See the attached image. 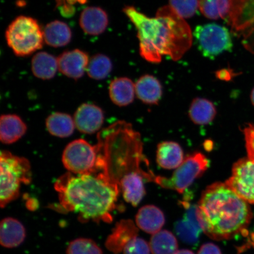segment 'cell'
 <instances>
[{
    "mask_svg": "<svg viewBox=\"0 0 254 254\" xmlns=\"http://www.w3.org/2000/svg\"><path fill=\"white\" fill-rule=\"evenodd\" d=\"M123 11L137 30L139 52L146 61L159 63L163 56L177 61L191 47L193 36L189 25L170 5L159 9L154 18L131 6H127Z\"/></svg>",
    "mask_w": 254,
    "mask_h": 254,
    "instance_id": "obj_2",
    "label": "cell"
},
{
    "mask_svg": "<svg viewBox=\"0 0 254 254\" xmlns=\"http://www.w3.org/2000/svg\"><path fill=\"white\" fill-rule=\"evenodd\" d=\"M27 206L28 209H30V210H35L38 206L37 201L36 200H34V199L28 200L27 202Z\"/></svg>",
    "mask_w": 254,
    "mask_h": 254,
    "instance_id": "obj_36",
    "label": "cell"
},
{
    "mask_svg": "<svg viewBox=\"0 0 254 254\" xmlns=\"http://www.w3.org/2000/svg\"><path fill=\"white\" fill-rule=\"evenodd\" d=\"M251 99H252V103L254 105V88L252 91V95H251Z\"/></svg>",
    "mask_w": 254,
    "mask_h": 254,
    "instance_id": "obj_39",
    "label": "cell"
},
{
    "mask_svg": "<svg viewBox=\"0 0 254 254\" xmlns=\"http://www.w3.org/2000/svg\"><path fill=\"white\" fill-rule=\"evenodd\" d=\"M31 69L33 74L41 79H50L55 77L59 69L58 61L46 52L36 54L32 59Z\"/></svg>",
    "mask_w": 254,
    "mask_h": 254,
    "instance_id": "obj_23",
    "label": "cell"
},
{
    "mask_svg": "<svg viewBox=\"0 0 254 254\" xmlns=\"http://www.w3.org/2000/svg\"><path fill=\"white\" fill-rule=\"evenodd\" d=\"M248 156L254 161V126L249 125L244 129Z\"/></svg>",
    "mask_w": 254,
    "mask_h": 254,
    "instance_id": "obj_32",
    "label": "cell"
},
{
    "mask_svg": "<svg viewBox=\"0 0 254 254\" xmlns=\"http://www.w3.org/2000/svg\"><path fill=\"white\" fill-rule=\"evenodd\" d=\"M66 254H103V252L94 241L80 238L71 241Z\"/></svg>",
    "mask_w": 254,
    "mask_h": 254,
    "instance_id": "obj_29",
    "label": "cell"
},
{
    "mask_svg": "<svg viewBox=\"0 0 254 254\" xmlns=\"http://www.w3.org/2000/svg\"><path fill=\"white\" fill-rule=\"evenodd\" d=\"M193 37L199 52L206 58L213 59L233 48V41L227 28L211 23L195 28Z\"/></svg>",
    "mask_w": 254,
    "mask_h": 254,
    "instance_id": "obj_8",
    "label": "cell"
},
{
    "mask_svg": "<svg viewBox=\"0 0 254 254\" xmlns=\"http://www.w3.org/2000/svg\"><path fill=\"white\" fill-rule=\"evenodd\" d=\"M104 116L99 107L91 104H83L74 114L76 128L84 134H93L102 127Z\"/></svg>",
    "mask_w": 254,
    "mask_h": 254,
    "instance_id": "obj_11",
    "label": "cell"
},
{
    "mask_svg": "<svg viewBox=\"0 0 254 254\" xmlns=\"http://www.w3.org/2000/svg\"><path fill=\"white\" fill-rule=\"evenodd\" d=\"M136 223L142 231L154 234L164 226V215L157 206L146 205L139 209L136 215Z\"/></svg>",
    "mask_w": 254,
    "mask_h": 254,
    "instance_id": "obj_19",
    "label": "cell"
},
{
    "mask_svg": "<svg viewBox=\"0 0 254 254\" xmlns=\"http://www.w3.org/2000/svg\"><path fill=\"white\" fill-rule=\"evenodd\" d=\"M124 254H150V247L142 238L135 237L127 244Z\"/></svg>",
    "mask_w": 254,
    "mask_h": 254,
    "instance_id": "obj_31",
    "label": "cell"
},
{
    "mask_svg": "<svg viewBox=\"0 0 254 254\" xmlns=\"http://www.w3.org/2000/svg\"><path fill=\"white\" fill-rule=\"evenodd\" d=\"M250 243L254 247V233L252 234V236H251Z\"/></svg>",
    "mask_w": 254,
    "mask_h": 254,
    "instance_id": "obj_38",
    "label": "cell"
},
{
    "mask_svg": "<svg viewBox=\"0 0 254 254\" xmlns=\"http://www.w3.org/2000/svg\"><path fill=\"white\" fill-rule=\"evenodd\" d=\"M8 45L15 55L24 57L41 49L43 32L33 18L20 16L12 22L6 31Z\"/></svg>",
    "mask_w": 254,
    "mask_h": 254,
    "instance_id": "obj_6",
    "label": "cell"
},
{
    "mask_svg": "<svg viewBox=\"0 0 254 254\" xmlns=\"http://www.w3.org/2000/svg\"><path fill=\"white\" fill-rule=\"evenodd\" d=\"M138 231L134 222L129 220L120 221L116 225L106 241L108 250L114 253H120L130 241L137 236Z\"/></svg>",
    "mask_w": 254,
    "mask_h": 254,
    "instance_id": "obj_13",
    "label": "cell"
},
{
    "mask_svg": "<svg viewBox=\"0 0 254 254\" xmlns=\"http://www.w3.org/2000/svg\"><path fill=\"white\" fill-rule=\"evenodd\" d=\"M100 144L96 146L82 139H76L66 146L62 161L69 173L83 174L109 170L105 155L100 154Z\"/></svg>",
    "mask_w": 254,
    "mask_h": 254,
    "instance_id": "obj_5",
    "label": "cell"
},
{
    "mask_svg": "<svg viewBox=\"0 0 254 254\" xmlns=\"http://www.w3.org/2000/svg\"><path fill=\"white\" fill-rule=\"evenodd\" d=\"M217 111L214 104L205 98H195L190 107V118L196 125H208L214 120Z\"/></svg>",
    "mask_w": 254,
    "mask_h": 254,
    "instance_id": "obj_24",
    "label": "cell"
},
{
    "mask_svg": "<svg viewBox=\"0 0 254 254\" xmlns=\"http://www.w3.org/2000/svg\"><path fill=\"white\" fill-rule=\"evenodd\" d=\"M143 179L148 180L146 175L132 171L124 176L119 182L124 198L134 206H137L145 194Z\"/></svg>",
    "mask_w": 254,
    "mask_h": 254,
    "instance_id": "obj_14",
    "label": "cell"
},
{
    "mask_svg": "<svg viewBox=\"0 0 254 254\" xmlns=\"http://www.w3.org/2000/svg\"><path fill=\"white\" fill-rule=\"evenodd\" d=\"M186 207V212L182 220L175 224L176 233L184 242L195 245L199 241L202 229L200 225L198 216V206L183 203Z\"/></svg>",
    "mask_w": 254,
    "mask_h": 254,
    "instance_id": "obj_10",
    "label": "cell"
},
{
    "mask_svg": "<svg viewBox=\"0 0 254 254\" xmlns=\"http://www.w3.org/2000/svg\"><path fill=\"white\" fill-rule=\"evenodd\" d=\"M60 204L78 214L80 221L111 222L116 208L120 184L109 170L83 174L67 173L56 181Z\"/></svg>",
    "mask_w": 254,
    "mask_h": 254,
    "instance_id": "obj_1",
    "label": "cell"
},
{
    "mask_svg": "<svg viewBox=\"0 0 254 254\" xmlns=\"http://www.w3.org/2000/svg\"><path fill=\"white\" fill-rule=\"evenodd\" d=\"M209 166V161L201 152H195L184 158L183 163L170 178L156 176L154 182L164 189L182 193L193 182L201 177Z\"/></svg>",
    "mask_w": 254,
    "mask_h": 254,
    "instance_id": "obj_7",
    "label": "cell"
},
{
    "mask_svg": "<svg viewBox=\"0 0 254 254\" xmlns=\"http://www.w3.org/2000/svg\"><path fill=\"white\" fill-rule=\"evenodd\" d=\"M44 39L46 43L53 47L67 45L71 39V31L65 23L62 21H54L48 24L43 31Z\"/></svg>",
    "mask_w": 254,
    "mask_h": 254,
    "instance_id": "obj_22",
    "label": "cell"
},
{
    "mask_svg": "<svg viewBox=\"0 0 254 254\" xmlns=\"http://www.w3.org/2000/svg\"><path fill=\"white\" fill-rule=\"evenodd\" d=\"M57 61L59 71L62 74L77 79L81 78L87 70L89 59L86 53L81 50H74L63 53Z\"/></svg>",
    "mask_w": 254,
    "mask_h": 254,
    "instance_id": "obj_12",
    "label": "cell"
},
{
    "mask_svg": "<svg viewBox=\"0 0 254 254\" xmlns=\"http://www.w3.org/2000/svg\"><path fill=\"white\" fill-rule=\"evenodd\" d=\"M26 236L24 225L16 219H3L0 225V243L1 246L12 249L23 243Z\"/></svg>",
    "mask_w": 254,
    "mask_h": 254,
    "instance_id": "obj_16",
    "label": "cell"
},
{
    "mask_svg": "<svg viewBox=\"0 0 254 254\" xmlns=\"http://www.w3.org/2000/svg\"><path fill=\"white\" fill-rule=\"evenodd\" d=\"M135 84L131 79L121 77L111 81L109 94L113 103L120 107L128 106L134 99Z\"/></svg>",
    "mask_w": 254,
    "mask_h": 254,
    "instance_id": "obj_21",
    "label": "cell"
},
{
    "mask_svg": "<svg viewBox=\"0 0 254 254\" xmlns=\"http://www.w3.org/2000/svg\"><path fill=\"white\" fill-rule=\"evenodd\" d=\"M217 77L221 79H230L231 78V74L227 70H221L217 73Z\"/></svg>",
    "mask_w": 254,
    "mask_h": 254,
    "instance_id": "obj_35",
    "label": "cell"
},
{
    "mask_svg": "<svg viewBox=\"0 0 254 254\" xmlns=\"http://www.w3.org/2000/svg\"><path fill=\"white\" fill-rule=\"evenodd\" d=\"M150 247L152 254H174L178 251L176 238L167 230L160 231L153 234Z\"/></svg>",
    "mask_w": 254,
    "mask_h": 254,
    "instance_id": "obj_27",
    "label": "cell"
},
{
    "mask_svg": "<svg viewBox=\"0 0 254 254\" xmlns=\"http://www.w3.org/2000/svg\"><path fill=\"white\" fill-rule=\"evenodd\" d=\"M112 68V63L109 57L98 54L89 61L86 71L89 77L92 79L101 80L109 75Z\"/></svg>",
    "mask_w": 254,
    "mask_h": 254,
    "instance_id": "obj_28",
    "label": "cell"
},
{
    "mask_svg": "<svg viewBox=\"0 0 254 254\" xmlns=\"http://www.w3.org/2000/svg\"><path fill=\"white\" fill-rule=\"evenodd\" d=\"M46 127L51 134L60 138L68 137L75 127L74 119L67 114L55 113L46 120Z\"/></svg>",
    "mask_w": 254,
    "mask_h": 254,
    "instance_id": "obj_25",
    "label": "cell"
},
{
    "mask_svg": "<svg viewBox=\"0 0 254 254\" xmlns=\"http://www.w3.org/2000/svg\"><path fill=\"white\" fill-rule=\"evenodd\" d=\"M136 96L147 104H157L163 95V88L158 79L151 75L142 76L135 84Z\"/></svg>",
    "mask_w": 254,
    "mask_h": 254,
    "instance_id": "obj_20",
    "label": "cell"
},
{
    "mask_svg": "<svg viewBox=\"0 0 254 254\" xmlns=\"http://www.w3.org/2000/svg\"><path fill=\"white\" fill-rule=\"evenodd\" d=\"M170 6L183 18L192 17L199 7V0H169Z\"/></svg>",
    "mask_w": 254,
    "mask_h": 254,
    "instance_id": "obj_30",
    "label": "cell"
},
{
    "mask_svg": "<svg viewBox=\"0 0 254 254\" xmlns=\"http://www.w3.org/2000/svg\"><path fill=\"white\" fill-rule=\"evenodd\" d=\"M197 206L202 231L215 240H229L238 234H245L253 217L248 202L225 183L209 186Z\"/></svg>",
    "mask_w": 254,
    "mask_h": 254,
    "instance_id": "obj_3",
    "label": "cell"
},
{
    "mask_svg": "<svg viewBox=\"0 0 254 254\" xmlns=\"http://www.w3.org/2000/svg\"><path fill=\"white\" fill-rule=\"evenodd\" d=\"M184 160L183 149L176 142H161L157 147V162L166 170L177 169Z\"/></svg>",
    "mask_w": 254,
    "mask_h": 254,
    "instance_id": "obj_18",
    "label": "cell"
},
{
    "mask_svg": "<svg viewBox=\"0 0 254 254\" xmlns=\"http://www.w3.org/2000/svg\"><path fill=\"white\" fill-rule=\"evenodd\" d=\"M225 183L244 201L254 204V161L249 158L238 160Z\"/></svg>",
    "mask_w": 254,
    "mask_h": 254,
    "instance_id": "obj_9",
    "label": "cell"
},
{
    "mask_svg": "<svg viewBox=\"0 0 254 254\" xmlns=\"http://www.w3.org/2000/svg\"><path fill=\"white\" fill-rule=\"evenodd\" d=\"M27 128L26 125L18 116L2 115L0 119V139L4 144H12L24 135Z\"/></svg>",
    "mask_w": 254,
    "mask_h": 254,
    "instance_id": "obj_17",
    "label": "cell"
},
{
    "mask_svg": "<svg viewBox=\"0 0 254 254\" xmlns=\"http://www.w3.org/2000/svg\"><path fill=\"white\" fill-rule=\"evenodd\" d=\"M1 186L0 205L4 208L20 194L21 184H29L31 171L29 161L12 155L8 151H2L0 155Z\"/></svg>",
    "mask_w": 254,
    "mask_h": 254,
    "instance_id": "obj_4",
    "label": "cell"
},
{
    "mask_svg": "<svg viewBox=\"0 0 254 254\" xmlns=\"http://www.w3.org/2000/svg\"><path fill=\"white\" fill-rule=\"evenodd\" d=\"M79 24L85 33L97 36L106 30L109 24V18L102 8L89 7L81 12Z\"/></svg>",
    "mask_w": 254,
    "mask_h": 254,
    "instance_id": "obj_15",
    "label": "cell"
},
{
    "mask_svg": "<svg viewBox=\"0 0 254 254\" xmlns=\"http://www.w3.org/2000/svg\"><path fill=\"white\" fill-rule=\"evenodd\" d=\"M231 0H199V8L205 17L212 20L228 18Z\"/></svg>",
    "mask_w": 254,
    "mask_h": 254,
    "instance_id": "obj_26",
    "label": "cell"
},
{
    "mask_svg": "<svg viewBox=\"0 0 254 254\" xmlns=\"http://www.w3.org/2000/svg\"><path fill=\"white\" fill-rule=\"evenodd\" d=\"M198 254H221L218 247L212 243H206L202 246Z\"/></svg>",
    "mask_w": 254,
    "mask_h": 254,
    "instance_id": "obj_33",
    "label": "cell"
},
{
    "mask_svg": "<svg viewBox=\"0 0 254 254\" xmlns=\"http://www.w3.org/2000/svg\"><path fill=\"white\" fill-rule=\"evenodd\" d=\"M57 7L62 8L63 15L70 16L74 11V8L71 5L66 4L65 0H56Z\"/></svg>",
    "mask_w": 254,
    "mask_h": 254,
    "instance_id": "obj_34",
    "label": "cell"
},
{
    "mask_svg": "<svg viewBox=\"0 0 254 254\" xmlns=\"http://www.w3.org/2000/svg\"><path fill=\"white\" fill-rule=\"evenodd\" d=\"M174 254H194L192 252L188 250H182L177 251Z\"/></svg>",
    "mask_w": 254,
    "mask_h": 254,
    "instance_id": "obj_37",
    "label": "cell"
}]
</instances>
